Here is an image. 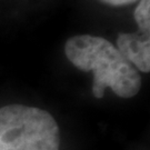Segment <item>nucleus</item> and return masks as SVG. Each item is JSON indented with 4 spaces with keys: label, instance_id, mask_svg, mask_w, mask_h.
Here are the masks:
<instances>
[{
    "label": "nucleus",
    "instance_id": "nucleus-1",
    "mask_svg": "<svg viewBox=\"0 0 150 150\" xmlns=\"http://www.w3.org/2000/svg\"><path fill=\"white\" fill-rule=\"evenodd\" d=\"M64 54L76 68L93 74L92 93L102 98L107 88L121 98H132L141 88L138 70L107 39L77 35L64 43Z\"/></svg>",
    "mask_w": 150,
    "mask_h": 150
},
{
    "label": "nucleus",
    "instance_id": "nucleus-2",
    "mask_svg": "<svg viewBox=\"0 0 150 150\" xmlns=\"http://www.w3.org/2000/svg\"><path fill=\"white\" fill-rule=\"evenodd\" d=\"M60 131L46 110L25 105L0 108V150H59Z\"/></svg>",
    "mask_w": 150,
    "mask_h": 150
},
{
    "label": "nucleus",
    "instance_id": "nucleus-3",
    "mask_svg": "<svg viewBox=\"0 0 150 150\" xmlns=\"http://www.w3.org/2000/svg\"><path fill=\"white\" fill-rule=\"evenodd\" d=\"M117 49L134 66L142 72L150 71V36L142 32L119 33Z\"/></svg>",
    "mask_w": 150,
    "mask_h": 150
},
{
    "label": "nucleus",
    "instance_id": "nucleus-4",
    "mask_svg": "<svg viewBox=\"0 0 150 150\" xmlns=\"http://www.w3.org/2000/svg\"><path fill=\"white\" fill-rule=\"evenodd\" d=\"M134 20L137 22L139 31L149 35L150 32V0H139L134 11Z\"/></svg>",
    "mask_w": 150,
    "mask_h": 150
},
{
    "label": "nucleus",
    "instance_id": "nucleus-5",
    "mask_svg": "<svg viewBox=\"0 0 150 150\" xmlns=\"http://www.w3.org/2000/svg\"><path fill=\"white\" fill-rule=\"evenodd\" d=\"M102 2L107 4L110 6H115V7H119V6H128L131 4L137 2L138 0H101Z\"/></svg>",
    "mask_w": 150,
    "mask_h": 150
}]
</instances>
